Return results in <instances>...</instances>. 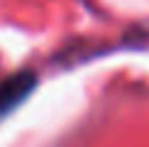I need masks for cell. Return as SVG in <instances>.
Listing matches in <instances>:
<instances>
[{"instance_id":"1","label":"cell","mask_w":149,"mask_h":147,"mask_svg":"<svg viewBox=\"0 0 149 147\" xmlns=\"http://www.w3.org/2000/svg\"><path fill=\"white\" fill-rule=\"evenodd\" d=\"M34 86H37V76L29 71H20L15 76L5 78L0 83V120L20 106L24 98L32 93Z\"/></svg>"}]
</instances>
